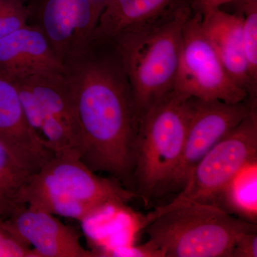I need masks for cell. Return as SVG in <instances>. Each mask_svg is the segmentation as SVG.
<instances>
[{
	"instance_id": "603a6c76",
	"label": "cell",
	"mask_w": 257,
	"mask_h": 257,
	"mask_svg": "<svg viewBox=\"0 0 257 257\" xmlns=\"http://www.w3.org/2000/svg\"><path fill=\"white\" fill-rule=\"evenodd\" d=\"M235 0H192L191 8L194 13H199L202 17L212 10L219 9L224 5L233 3Z\"/></svg>"
},
{
	"instance_id": "ac0fdd59",
	"label": "cell",
	"mask_w": 257,
	"mask_h": 257,
	"mask_svg": "<svg viewBox=\"0 0 257 257\" xmlns=\"http://www.w3.org/2000/svg\"><path fill=\"white\" fill-rule=\"evenodd\" d=\"M243 43L253 98L257 99V3L243 7Z\"/></svg>"
},
{
	"instance_id": "7c38bea8",
	"label": "cell",
	"mask_w": 257,
	"mask_h": 257,
	"mask_svg": "<svg viewBox=\"0 0 257 257\" xmlns=\"http://www.w3.org/2000/svg\"><path fill=\"white\" fill-rule=\"evenodd\" d=\"M0 140L33 172L54 153L28 124L14 79L0 72Z\"/></svg>"
},
{
	"instance_id": "ba28073f",
	"label": "cell",
	"mask_w": 257,
	"mask_h": 257,
	"mask_svg": "<svg viewBox=\"0 0 257 257\" xmlns=\"http://www.w3.org/2000/svg\"><path fill=\"white\" fill-rule=\"evenodd\" d=\"M256 158L257 109H253L199 160L172 202L216 205L231 178L243 165Z\"/></svg>"
},
{
	"instance_id": "3957f363",
	"label": "cell",
	"mask_w": 257,
	"mask_h": 257,
	"mask_svg": "<svg viewBox=\"0 0 257 257\" xmlns=\"http://www.w3.org/2000/svg\"><path fill=\"white\" fill-rule=\"evenodd\" d=\"M136 197L117 179L96 175L78 157L54 155L29 178L19 204L81 221L104 206L126 204Z\"/></svg>"
},
{
	"instance_id": "52a82bcc",
	"label": "cell",
	"mask_w": 257,
	"mask_h": 257,
	"mask_svg": "<svg viewBox=\"0 0 257 257\" xmlns=\"http://www.w3.org/2000/svg\"><path fill=\"white\" fill-rule=\"evenodd\" d=\"M202 15L192 13L184 24L175 89L202 100L235 104L248 100L247 93L229 77L204 35Z\"/></svg>"
},
{
	"instance_id": "44dd1931",
	"label": "cell",
	"mask_w": 257,
	"mask_h": 257,
	"mask_svg": "<svg viewBox=\"0 0 257 257\" xmlns=\"http://www.w3.org/2000/svg\"><path fill=\"white\" fill-rule=\"evenodd\" d=\"M98 256L162 257L160 251L148 241L140 246L128 244L107 248L98 253Z\"/></svg>"
},
{
	"instance_id": "cb8c5ba5",
	"label": "cell",
	"mask_w": 257,
	"mask_h": 257,
	"mask_svg": "<svg viewBox=\"0 0 257 257\" xmlns=\"http://www.w3.org/2000/svg\"><path fill=\"white\" fill-rule=\"evenodd\" d=\"M256 3H257V0H235L233 3L236 5V8L239 10V13H237V14H239L240 10L242 9L243 7Z\"/></svg>"
},
{
	"instance_id": "5b68a950",
	"label": "cell",
	"mask_w": 257,
	"mask_h": 257,
	"mask_svg": "<svg viewBox=\"0 0 257 257\" xmlns=\"http://www.w3.org/2000/svg\"><path fill=\"white\" fill-rule=\"evenodd\" d=\"M193 99L175 90L140 118L133 179L145 205L162 193L178 165L192 114Z\"/></svg>"
},
{
	"instance_id": "2e32d148",
	"label": "cell",
	"mask_w": 257,
	"mask_h": 257,
	"mask_svg": "<svg viewBox=\"0 0 257 257\" xmlns=\"http://www.w3.org/2000/svg\"><path fill=\"white\" fill-rule=\"evenodd\" d=\"M216 206L256 224L257 158L248 162L223 189Z\"/></svg>"
},
{
	"instance_id": "6da1fadb",
	"label": "cell",
	"mask_w": 257,
	"mask_h": 257,
	"mask_svg": "<svg viewBox=\"0 0 257 257\" xmlns=\"http://www.w3.org/2000/svg\"><path fill=\"white\" fill-rule=\"evenodd\" d=\"M62 67L78 121L79 160L131 182L140 114L116 42L93 35Z\"/></svg>"
},
{
	"instance_id": "9c48e42d",
	"label": "cell",
	"mask_w": 257,
	"mask_h": 257,
	"mask_svg": "<svg viewBox=\"0 0 257 257\" xmlns=\"http://www.w3.org/2000/svg\"><path fill=\"white\" fill-rule=\"evenodd\" d=\"M26 4L29 21L43 32L62 63L92 38L104 2L29 0Z\"/></svg>"
},
{
	"instance_id": "9a60e30c",
	"label": "cell",
	"mask_w": 257,
	"mask_h": 257,
	"mask_svg": "<svg viewBox=\"0 0 257 257\" xmlns=\"http://www.w3.org/2000/svg\"><path fill=\"white\" fill-rule=\"evenodd\" d=\"M192 0H105L94 36L114 39L175 14Z\"/></svg>"
},
{
	"instance_id": "484cf974",
	"label": "cell",
	"mask_w": 257,
	"mask_h": 257,
	"mask_svg": "<svg viewBox=\"0 0 257 257\" xmlns=\"http://www.w3.org/2000/svg\"><path fill=\"white\" fill-rule=\"evenodd\" d=\"M23 1L25 2V3H28L29 0H23Z\"/></svg>"
},
{
	"instance_id": "7a4b0ae2",
	"label": "cell",
	"mask_w": 257,
	"mask_h": 257,
	"mask_svg": "<svg viewBox=\"0 0 257 257\" xmlns=\"http://www.w3.org/2000/svg\"><path fill=\"white\" fill-rule=\"evenodd\" d=\"M148 242L162 257H231L238 238L256 231L248 222L214 204L170 202L147 216Z\"/></svg>"
},
{
	"instance_id": "8fae6325",
	"label": "cell",
	"mask_w": 257,
	"mask_h": 257,
	"mask_svg": "<svg viewBox=\"0 0 257 257\" xmlns=\"http://www.w3.org/2000/svg\"><path fill=\"white\" fill-rule=\"evenodd\" d=\"M4 221L38 257H95L82 246L77 230L46 211L22 205Z\"/></svg>"
},
{
	"instance_id": "277c9868",
	"label": "cell",
	"mask_w": 257,
	"mask_h": 257,
	"mask_svg": "<svg viewBox=\"0 0 257 257\" xmlns=\"http://www.w3.org/2000/svg\"><path fill=\"white\" fill-rule=\"evenodd\" d=\"M192 13L185 6L139 31L114 39L133 89L140 118L175 89L182 29Z\"/></svg>"
},
{
	"instance_id": "5bb4252c",
	"label": "cell",
	"mask_w": 257,
	"mask_h": 257,
	"mask_svg": "<svg viewBox=\"0 0 257 257\" xmlns=\"http://www.w3.org/2000/svg\"><path fill=\"white\" fill-rule=\"evenodd\" d=\"M202 28L229 77L246 91L250 104L257 106L243 50L242 15L214 10L202 17Z\"/></svg>"
},
{
	"instance_id": "d6986e66",
	"label": "cell",
	"mask_w": 257,
	"mask_h": 257,
	"mask_svg": "<svg viewBox=\"0 0 257 257\" xmlns=\"http://www.w3.org/2000/svg\"><path fill=\"white\" fill-rule=\"evenodd\" d=\"M29 23V10L23 0H12L0 15V40Z\"/></svg>"
},
{
	"instance_id": "d4e9b609",
	"label": "cell",
	"mask_w": 257,
	"mask_h": 257,
	"mask_svg": "<svg viewBox=\"0 0 257 257\" xmlns=\"http://www.w3.org/2000/svg\"><path fill=\"white\" fill-rule=\"evenodd\" d=\"M11 1L12 0H0V15Z\"/></svg>"
},
{
	"instance_id": "8992f818",
	"label": "cell",
	"mask_w": 257,
	"mask_h": 257,
	"mask_svg": "<svg viewBox=\"0 0 257 257\" xmlns=\"http://www.w3.org/2000/svg\"><path fill=\"white\" fill-rule=\"evenodd\" d=\"M14 80L24 114L34 133L54 155L79 158L78 121L62 71L44 72Z\"/></svg>"
},
{
	"instance_id": "e0dca14e",
	"label": "cell",
	"mask_w": 257,
	"mask_h": 257,
	"mask_svg": "<svg viewBox=\"0 0 257 257\" xmlns=\"http://www.w3.org/2000/svg\"><path fill=\"white\" fill-rule=\"evenodd\" d=\"M34 173L0 140V218L6 219L22 206L20 192Z\"/></svg>"
},
{
	"instance_id": "ffe728a7",
	"label": "cell",
	"mask_w": 257,
	"mask_h": 257,
	"mask_svg": "<svg viewBox=\"0 0 257 257\" xmlns=\"http://www.w3.org/2000/svg\"><path fill=\"white\" fill-rule=\"evenodd\" d=\"M0 257H38L33 248L15 235L0 218Z\"/></svg>"
},
{
	"instance_id": "4316f807",
	"label": "cell",
	"mask_w": 257,
	"mask_h": 257,
	"mask_svg": "<svg viewBox=\"0 0 257 257\" xmlns=\"http://www.w3.org/2000/svg\"><path fill=\"white\" fill-rule=\"evenodd\" d=\"M98 1L105 2V0H98Z\"/></svg>"
},
{
	"instance_id": "4fadbf2b",
	"label": "cell",
	"mask_w": 257,
	"mask_h": 257,
	"mask_svg": "<svg viewBox=\"0 0 257 257\" xmlns=\"http://www.w3.org/2000/svg\"><path fill=\"white\" fill-rule=\"evenodd\" d=\"M62 68L43 32L33 24L0 40V72L10 78L62 72Z\"/></svg>"
},
{
	"instance_id": "30bf717a",
	"label": "cell",
	"mask_w": 257,
	"mask_h": 257,
	"mask_svg": "<svg viewBox=\"0 0 257 257\" xmlns=\"http://www.w3.org/2000/svg\"><path fill=\"white\" fill-rule=\"evenodd\" d=\"M253 109H257V106L251 105L248 100L229 104L194 98L192 116L182 155L162 193L183 188L199 160Z\"/></svg>"
},
{
	"instance_id": "7402d4cb",
	"label": "cell",
	"mask_w": 257,
	"mask_h": 257,
	"mask_svg": "<svg viewBox=\"0 0 257 257\" xmlns=\"http://www.w3.org/2000/svg\"><path fill=\"white\" fill-rule=\"evenodd\" d=\"M256 231L243 233L236 240L231 257H256Z\"/></svg>"
}]
</instances>
